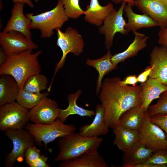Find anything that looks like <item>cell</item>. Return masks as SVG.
Returning <instances> with one entry per match:
<instances>
[{"label":"cell","instance_id":"6da1fadb","mask_svg":"<svg viewBox=\"0 0 167 167\" xmlns=\"http://www.w3.org/2000/svg\"><path fill=\"white\" fill-rule=\"evenodd\" d=\"M118 76L105 79L99 98L105 110L106 124L112 129L118 124L121 116L130 109L142 103L141 85L130 86L122 84Z\"/></svg>","mask_w":167,"mask_h":167},{"label":"cell","instance_id":"7a4b0ae2","mask_svg":"<svg viewBox=\"0 0 167 167\" xmlns=\"http://www.w3.org/2000/svg\"><path fill=\"white\" fill-rule=\"evenodd\" d=\"M32 50L8 56L6 62L0 66V75L6 74L16 80L20 89H23L25 83L30 76L41 72V67L38 58L42 50L34 53Z\"/></svg>","mask_w":167,"mask_h":167},{"label":"cell","instance_id":"3957f363","mask_svg":"<svg viewBox=\"0 0 167 167\" xmlns=\"http://www.w3.org/2000/svg\"><path fill=\"white\" fill-rule=\"evenodd\" d=\"M103 139L98 137H87L74 132L59 138V151L54 161H62L76 158L85 153L97 150Z\"/></svg>","mask_w":167,"mask_h":167},{"label":"cell","instance_id":"277c9868","mask_svg":"<svg viewBox=\"0 0 167 167\" xmlns=\"http://www.w3.org/2000/svg\"><path fill=\"white\" fill-rule=\"evenodd\" d=\"M58 0L57 5L51 10L36 15L32 13L25 14L31 20V29L39 30L41 38L50 37L54 33V30L60 28L69 20L63 5Z\"/></svg>","mask_w":167,"mask_h":167},{"label":"cell","instance_id":"5b68a950","mask_svg":"<svg viewBox=\"0 0 167 167\" xmlns=\"http://www.w3.org/2000/svg\"><path fill=\"white\" fill-rule=\"evenodd\" d=\"M24 129L28 131L33 135L36 143L42 146V142L47 144L56 139L75 132V126L72 124H65L58 118L53 123L48 124H38L28 123Z\"/></svg>","mask_w":167,"mask_h":167},{"label":"cell","instance_id":"8992f818","mask_svg":"<svg viewBox=\"0 0 167 167\" xmlns=\"http://www.w3.org/2000/svg\"><path fill=\"white\" fill-rule=\"evenodd\" d=\"M56 30L57 36L56 45L61 49L62 55L56 66L53 78L49 85L50 87L56 74L64 66L67 54L72 53L75 56H79L83 52L84 46L82 36L75 29L70 27L67 28L64 32L60 28Z\"/></svg>","mask_w":167,"mask_h":167},{"label":"cell","instance_id":"52a82bcc","mask_svg":"<svg viewBox=\"0 0 167 167\" xmlns=\"http://www.w3.org/2000/svg\"><path fill=\"white\" fill-rule=\"evenodd\" d=\"M4 132L13 144L12 150L5 156L4 164L6 167H12L17 161L23 160L26 151L35 145L36 141L31 133L24 128L6 130Z\"/></svg>","mask_w":167,"mask_h":167},{"label":"cell","instance_id":"ba28073f","mask_svg":"<svg viewBox=\"0 0 167 167\" xmlns=\"http://www.w3.org/2000/svg\"><path fill=\"white\" fill-rule=\"evenodd\" d=\"M29 113L28 109L15 101L1 106L0 131L24 128L29 121Z\"/></svg>","mask_w":167,"mask_h":167},{"label":"cell","instance_id":"9c48e42d","mask_svg":"<svg viewBox=\"0 0 167 167\" xmlns=\"http://www.w3.org/2000/svg\"><path fill=\"white\" fill-rule=\"evenodd\" d=\"M122 2L118 10L115 8L104 19L103 25L100 26L99 32L105 36V46L106 49H110L112 46L115 35L119 32L123 35L128 32L126 28V23L123 17L124 8L126 4Z\"/></svg>","mask_w":167,"mask_h":167},{"label":"cell","instance_id":"30bf717a","mask_svg":"<svg viewBox=\"0 0 167 167\" xmlns=\"http://www.w3.org/2000/svg\"><path fill=\"white\" fill-rule=\"evenodd\" d=\"M139 141L155 152L167 150V140L163 131L150 120L147 111L139 131Z\"/></svg>","mask_w":167,"mask_h":167},{"label":"cell","instance_id":"8fae6325","mask_svg":"<svg viewBox=\"0 0 167 167\" xmlns=\"http://www.w3.org/2000/svg\"><path fill=\"white\" fill-rule=\"evenodd\" d=\"M60 109L55 101L45 97L29 110V121L36 124H51L58 118Z\"/></svg>","mask_w":167,"mask_h":167},{"label":"cell","instance_id":"7c38bea8","mask_svg":"<svg viewBox=\"0 0 167 167\" xmlns=\"http://www.w3.org/2000/svg\"><path fill=\"white\" fill-rule=\"evenodd\" d=\"M0 45L7 56L28 50H32L38 47L32 39L15 31L0 32Z\"/></svg>","mask_w":167,"mask_h":167},{"label":"cell","instance_id":"4fadbf2b","mask_svg":"<svg viewBox=\"0 0 167 167\" xmlns=\"http://www.w3.org/2000/svg\"><path fill=\"white\" fill-rule=\"evenodd\" d=\"M24 4L21 3H14L11 10V16L3 32H17L22 34L26 37L32 39L31 20L24 14Z\"/></svg>","mask_w":167,"mask_h":167},{"label":"cell","instance_id":"5bb4252c","mask_svg":"<svg viewBox=\"0 0 167 167\" xmlns=\"http://www.w3.org/2000/svg\"><path fill=\"white\" fill-rule=\"evenodd\" d=\"M149 65L152 71L149 77L156 79L167 85V48L155 46L150 55Z\"/></svg>","mask_w":167,"mask_h":167},{"label":"cell","instance_id":"9a60e30c","mask_svg":"<svg viewBox=\"0 0 167 167\" xmlns=\"http://www.w3.org/2000/svg\"><path fill=\"white\" fill-rule=\"evenodd\" d=\"M135 5L140 11L159 23L161 26L167 24V1L135 0Z\"/></svg>","mask_w":167,"mask_h":167},{"label":"cell","instance_id":"2e32d148","mask_svg":"<svg viewBox=\"0 0 167 167\" xmlns=\"http://www.w3.org/2000/svg\"><path fill=\"white\" fill-rule=\"evenodd\" d=\"M96 114L93 122L89 124H86L79 128V133L87 137H98L107 134L109 127L106 123L105 118V110L102 104L96 105Z\"/></svg>","mask_w":167,"mask_h":167},{"label":"cell","instance_id":"e0dca14e","mask_svg":"<svg viewBox=\"0 0 167 167\" xmlns=\"http://www.w3.org/2000/svg\"><path fill=\"white\" fill-rule=\"evenodd\" d=\"M59 167H108L97 150L89 152L76 158L61 161Z\"/></svg>","mask_w":167,"mask_h":167},{"label":"cell","instance_id":"ac0fdd59","mask_svg":"<svg viewBox=\"0 0 167 167\" xmlns=\"http://www.w3.org/2000/svg\"><path fill=\"white\" fill-rule=\"evenodd\" d=\"M114 9L113 4L110 2L104 6L100 4L98 0H90L89 5L84 11V19L90 24L100 27Z\"/></svg>","mask_w":167,"mask_h":167},{"label":"cell","instance_id":"d6986e66","mask_svg":"<svg viewBox=\"0 0 167 167\" xmlns=\"http://www.w3.org/2000/svg\"><path fill=\"white\" fill-rule=\"evenodd\" d=\"M141 86V107L146 110H147L153 100L159 98L161 93L167 90L166 85L156 79L150 77Z\"/></svg>","mask_w":167,"mask_h":167},{"label":"cell","instance_id":"ffe728a7","mask_svg":"<svg viewBox=\"0 0 167 167\" xmlns=\"http://www.w3.org/2000/svg\"><path fill=\"white\" fill-rule=\"evenodd\" d=\"M132 6L128 4L125 5L124 11L127 18L125 28L128 31H136L142 28L160 26L161 25L145 14H139L134 12Z\"/></svg>","mask_w":167,"mask_h":167},{"label":"cell","instance_id":"44dd1931","mask_svg":"<svg viewBox=\"0 0 167 167\" xmlns=\"http://www.w3.org/2000/svg\"><path fill=\"white\" fill-rule=\"evenodd\" d=\"M112 129L115 136L113 144L124 152L139 141V131L128 129L118 124Z\"/></svg>","mask_w":167,"mask_h":167},{"label":"cell","instance_id":"7402d4cb","mask_svg":"<svg viewBox=\"0 0 167 167\" xmlns=\"http://www.w3.org/2000/svg\"><path fill=\"white\" fill-rule=\"evenodd\" d=\"M20 89L11 75H0V106L16 101Z\"/></svg>","mask_w":167,"mask_h":167},{"label":"cell","instance_id":"603a6c76","mask_svg":"<svg viewBox=\"0 0 167 167\" xmlns=\"http://www.w3.org/2000/svg\"><path fill=\"white\" fill-rule=\"evenodd\" d=\"M112 56L109 49H108L107 53L100 58L96 59L88 58L86 60V64L92 66L98 72L96 90V95H98L100 93L104 76L117 67V65H114L111 60Z\"/></svg>","mask_w":167,"mask_h":167},{"label":"cell","instance_id":"cb8c5ba5","mask_svg":"<svg viewBox=\"0 0 167 167\" xmlns=\"http://www.w3.org/2000/svg\"><path fill=\"white\" fill-rule=\"evenodd\" d=\"M135 35L134 40L125 51L112 55L111 60L116 65L124 62L126 60L136 56L138 52L147 46L148 36L136 31L133 32Z\"/></svg>","mask_w":167,"mask_h":167},{"label":"cell","instance_id":"d4e9b609","mask_svg":"<svg viewBox=\"0 0 167 167\" xmlns=\"http://www.w3.org/2000/svg\"><path fill=\"white\" fill-rule=\"evenodd\" d=\"M147 111L142 108L141 106L133 107L121 116L118 124L128 129L139 131Z\"/></svg>","mask_w":167,"mask_h":167},{"label":"cell","instance_id":"484cf974","mask_svg":"<svg viewBox=\"0 0 167 167\" xmlns=\"http://www.w3.org/2000/svg\"><path fill=\"white\" fill-rule=\"evenodd\" d=\"M82 91L79 90L74 93L68 94L67 101L69 105L65 109H60L58 118L64 122L70 115L76 114L81 117L87 116L92 118L95 115L96 113L93 110L84 109L77 105L76 101Z\"/></svg>","mask_w":167,"mask_h":167},{"label":"cell","instance_id":"4316f807","mask_svg":"<svg viewBox=\"0 0 167 167\" xmlns=\"http://www.w3.org/2000/svg\"><path fill=\"white\" fill-rule=\"evenodd\" d=\"M153 152L139 141L124 152L123 157L124 165H135L145 162Z\"/></svg>","mask_w":167,"mask_h":167},{"label":"cell","instance_id":"83f0119b","mask_svg":"<svg viewBox=\"0 0 167 167\" xmlns=\"http://www.w3.org/2000/svg\"><path fill=\"white\" fill-rule=\"evenodd\" d=\"M49 92L32 93L23 88L20 90L16 101L22 107L30 110L36 105L43 98L48 96Z\"/></svg>","mask_w":167,"mask_h":167},{"label":"cell","instance_id":"f1b7e54d","mask_svg":"<svg viewBox=\"0 0 167 167\" xmlns=\"http://www.w3.org/2000/svg\"><path fill=\"white\" fill-rule=\"evenodd\" d=\"M26 164L30 167H50L47 164L48 158L42 155L35 145L28 148L25 153Z\"/></svg>","mask_w":167,"mask_h":167},{"label":"cell","instance_id":"f546056e","mask_svg":"<svg viewBox=\"0 0 167 167\" xmlns=\"http://www.w3.org/2000/svg\"><path fill=\"white\" fill-rule=\"evenodd\" d=\"M48 80L47 77L40 73L33 75L26 80L23 89L25 91L32 93H40L46 89Z\"/></svg>","mask_w":167,"mask_h":167},{"label":"cell","instance_id":"4dcf8cb0","mask_svg":"<svg viewBox=\"0 0 167 167\" xmlns=\"http://www.w3.org/2000/svg\"><path fill=\"white\" fill-rule=\"evenodd\" d=\"M63 5L65 13L69 19H75L84 14L79 0H59Z\"/></svg>","mask_w":167,"mask_h":167},{"label":"cell","instance_id":"1f68e13d","mask_svg":"<svg viewBox=\"0 0 167 167\" xmlns=\"http://www.w3.org/2000/svg\"><path fill=\"white\" fill-rule=\"evenodd\" d=\"M147 112L150 117L160 114H167V90L161 93L155 104L149 106Z\"/></svg>","mask_w":167,"mask_h":167},{"label":"cell","instance_id":"d6a6232c","mask_svg":"<svg viewBox=\"0 0 167 167\" xmlns=\"http://www.w3.org/2000/svg\"><path fill=\"white\" fill-rule=\"evenodd\" d=\"M145 162L167 166V150H159L154 152L152 155Z\"/></svg>","mask_w":167,"mask_h":167},{"label":"cell","instance_id":"836d02e7","mask_svg":"<svg viewBox=\"0 0 167 167\" xmlns=\"http://www.w3.org/2000/svg\"><path fill=\"white\" fill-rule=\"evenodd\" d=\"M151 121L165 132L167 140V114H160L150 117Z\"/></svg>","mask_w":167,"mask_h":167},{"label":"cell","instance_id":"e575fe53","mask_svg":"<svg viewBox=\"0 0 167 167\" xmlns=\"http://www.w3.org/2000/svg\"><path fill=\"white\" fill-rule=\"evenodd\" d=\"M158 33V43L167 48V24L161 25Z\"/></svg>","mask_w":167,"mask_h":167},{"label":"cell","instance_id":"d590c367","mask_svg":"<svg viewBox=\"0 0 167 167\" xmlns=\"http://www.w3.org/2000/svg\"><path fill=\"white\" fill-rule=\"evenodd\" d=\"M152 71V69L150 66L148 67L144 71L141 73L137 77L138 82L142 83H144L147 80Z\"/></svg>","mask_w":167,"mask_h":167},{"label":"cell","instance_id":"8d00e7d4","mask_svg":"<svg viewBox=\"0 0 167 167\" xmlns=\"http://www.w3.org/2000/svg\"><path fill=\"white\" fill-rule=\"evenodd\" d=\"M122 167H165L167 166L164 165H156L149 163L146 162L135 164L126 165L123 164Z\"/></svg>","mask_w":167,"mask_h":167},{"label":"cell","instance_id":"74e56055","mask_svg":"<svg viewBox=\"0 0 167 167\" xmlns=\"http://www.w3.org/2000/svg\"><path fill=\"white\" fill-rule=\"evenodd\" d=\"M137 82V77L135 75H133L126 77L123 80H121L120 83L123 85L131 84L133 86H135L136 85Z\"/></svg>","mask_w":167,"mask_h":167},{"label":"cell","instance_id":"f35d334b","mask_svg":"<svg viewBox=\"0 0 167 167\" xmlns=\"http://www.w3.org/2000/svg\"><path fill=\"white\" fill-rule=\"evenodd\" d=\"M8 56L3 49L0 48V66L2 65L6 61Z\"/></svg>","mask_w":167,"mask_h":167},{"label":"cell","instance_id":"ab89813d","mask_svg":"<svg viewBox=\"0 0 167 167\" xmlns=\"http://www.w3.org/2000/svg\"><path fill=\"white\" fill-rule=\"evenodd\" d=\"M13 2L21 3L26 4L31 8H33L34 7V4L31 0H12Z\"/></svg>","mask_w":167,"mask_h":167},{"label":"cell","instance_id":"60d3db41","mask_svg":"<svg viewBox=\"0 0 167 167\" xmlns=\"http://www.w3.org/2000/svg\"><path fill=\"white\" fill-rule=\"evenodd\" d=\"M115 4H119L121 2H125L128 4L131 5L132 6H135V0H111Z\"/></svg>","mask_w":167,"mask_h":167},{"label":"cell","instance_id":"b9f144b4","mask_svg":"<svg viewBox=\"0 0 167 167\" xmlns=\"http://www.w3.org/2000/svg\"><path fill=\"white\" fill-rule=\"evenodd\" d=\"M34 1L35 2L37 3L40 0H34Z\"/></svg>","mask_w":167,"mask_h":167},{"label":"cell","instance_id":"7bdbcfd3","mask_svg":"<svg viewBox=\"0 0 167 167\" xmlns=\"http://www.w3.org/2000/svg\"><path fill=\"white\" fill-rule=\"evenodd\" d=\"M164 0V1H167V0Z\"/></svg>","mask_w":167,"mask_h":167}]
</instances>
